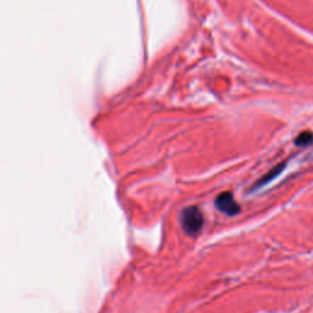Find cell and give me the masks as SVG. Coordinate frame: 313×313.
Returning <instances> with one entry per match:
<instances>
[{"mask_svg":"<svg viewBox=\"0 0 313 313\" xmlns=\"http://www.w3.org/2000/svg\"><path fill=\"white\" fill-rule=\"evenodd\" d=\"M285 167H286L285 163H280V164L276 165V167L271 169V170L268 172L267 175H264L263 178H261L260 180H258V183L255 185L253 188H260L262 186H264V185H267L268 183H270V181H273L274 179L278 178L280 174H282V171L285 169Z\"/></svg>","mask_w":313,"mask_h":313,"instance_id":"obj_3","label":"cell"},{"mask_svg":"<svg viewBox=\"0 0 313 313\" xmlns=\"http://www.w3.org/2000/svg\"><path fill=\"white\" fill-rule=\"evenodd\" d=\"M313 141V135L311 132H302L296 137L295 143L298 146H308Z\"/></svg>","mask_w":313,"mask_h":313,"instance_id":"obj_4","label":"cell"},{"mask_svg":"<svg viewBox=\"0 0 313 313\" xmlns=\"http://www.w3.org/2000/svg\"><path fill=\"white\" fill-rule=\"evenodd\" d=\"M180 220L184 231L191 236L199 234L203 226V214L194 206L185 208L181 213Z\"/></svg>","mask_w":313,"mask_h":313,"instance_id":"obj_1","label":"cell"},{"mask_svg":"<svg viewBox=\"0 0 313 313\" xmlns=\"http://www.w3.org/2000/svg\"><path fill=\"white\" fill-rule=\"evenodd\" d=\"M216 206L220 212L228 214V216H236L240 213V206L235 202L234 196L230 192L220 193L216 200Z\"/></svg>","mask_w":313,"mask_h":313,"instance_id":"obj_2","label":"cell"}]
</instances>
